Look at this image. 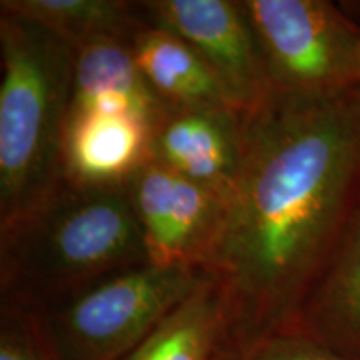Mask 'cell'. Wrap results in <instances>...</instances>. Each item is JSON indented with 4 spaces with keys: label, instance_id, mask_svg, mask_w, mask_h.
<instances>
[{
    "label": "cell",
    "instance_id": "6da1fadb",
    "mask_svg": "<svg viewBox=\"0 0 360 360\" xmlns=\"http://www.w3.org/2000/svg\"><path fill=\"white\" fill-rule=\"evenodd\" d=\"M360 209V84L244 112L233 188L200 270L231 347L285 330Z\"/></svg>",
    "mask_w": 360,
    "mask_h": 360
},
{
    "label": "cell",
    "instance_id": "7a4b0ae2",
    "mask_svg": "<svg viewBox=\"0 0 360 360\" xmlns=\"http://www.w3.org/2000/svg\"><path fill=\"white\" fill-rule=\"evenodd\" d=\"M148 264L124 186L65 182L0 227L2 299L47 309L124 270Z\"/></svg>",
    "mask_w": 360,
    "mask_h": 360
},
{
    "label": "cell",
    "instance_id": "3957f363",
    "mask_svg": "<svg viewBox=\"0 0 360 360\" xmlns=\"http://www.w3.org/2000/svg\"><path fill=\"white\" fill-rule=\"evenodd\" d=\"M74 52L0 11V227L42 204L64 177Z\"/></svg>",
    "mask_w": 360,
    "mask_h": 360
},
{
    "label": "cell",
    "instance_id": "277c9868",
    "mask_svg": "<svg viewBox=\"0 0 360 360\" xmlns=\"http://www.w3.org/2000/svg\"><path fill=\"white\" fill-rule=\"evenodd\" d=\"M204 278L197 269L143 264L39 314L60 360H124Z\"/></svg>",
    "mask_w": 360,
    "mask_h": 360
},
{
    "label": "cell",
    "instance_id": "5b68a950",
    "mask_svg": "<svg viewBox=\"0 0 360 360\" xmlns=\"http://www.w3.org/2000/svg\"><path fill=\"white\" fill-rule=\"evenodd\" d=\"M270 89L323 96L355 82L360 29L327 0H240Z\"/></svg>",
    "mask_w": 360,
    "mask_h": 360
},
{
    "label": "cell",
    "instance_id": "8992f818",
    "mask_svg": "<svg viewBox=\"0 0 360 360\" xmlns=\"http://www.w3.org/2000/svg\"><path fill=\"white\" fill-rule=\"evenodd\" d=\"M148 24L187 42L236 109L247 112L270 94V84L240 0H148L141 2Z\"/></svg>",
    "mask_w": 360,
    "mask_h": 360
},
{
    "label": "cell",
    "instance_id": "52a82bcc",
    "mask_svg": "<svg viewBox=\"0 0 360 360\" xmlns=\"http://www.w3.org/2000/svg\"><path fill=\"white\" fill-rule=\"evenodd\" d=\"M124 187L148 264L200 270L222 219L224 197L154 160Z\"/></svg>",
    "mask_w": 360,
    "mask_h": 360
},
{
    "label": "cell",
    "instance_id": "ba28073f",
    "mask_svg": "<svg viewBox=\"0 0 360 360\" xmlns=\"http://www.w3.org/2000/svg\"><path fill=\"white\" fill-rule=\"evenodd\" d=\"M244 112L231 105H165L150 129V160L224 199L236 184Z\"/></svg>",
    "mask_w": 360,
    "mask_h": 360
},
{
    "label": "cell",
    "instance_id": "9c48e42d",
    "mask_svg": "<svg viewBox=\"0 0 360 360\" xmlns=\"http://www.w3.org/2000/svg\"><path fill=\"white\" fill-rule=\"evenodd\" d=\"M150 160V127L115 114L69 115L64 134V177L82 187H117Z\"/></svg>",
    "mask_w": 360,
    "mask_h": 360
},
{
    "label": "cell",
    "instance_id": "30bf717a",
    "mask_svg": "<svg viewBox=\"0 0 360 360\" xmlns=\"http://www.w3.org/2000/svg\"><path fill=\"white\" fill-rule=\"evenodd\" d=\"M287 328L360 360V209Z\"/></svg>",
    "mask_w": 360,
    "mask_h": 360
},
{
    "label": "cell",
    "instance_id": "8fae6325",
    "mask_svg": "<svg viewBox=\"0 0 360 360\" xmlns=\"http://www.w3.org/2000/svg\"><path fill=\"white\" fill-rule=\"evenodd\" d=\"M164 107L135 64L129 40H101L74 52L69 115H129L152 129Z\"/></svg>",
    "mask_w": 360,
    "mask_h": 360
},
{
    "label": "cell",
    "instance_id": "7c38bea8",
    "mask_svg": "<svg viewBox=\"0 0 360 360\" xmlns=\"http://www.w3.org/2000/svg\"><path fill=\"white\" fill-rule=\"evenodd\" d=\"M130 51L148 85L165 105L233 107L205 62L169 30L143 22L130 39Z\"/></svg>",
    "mask_w": 360,
    "mask_h": 360
},
{
    "label": "cell",
    "instance_id": "4fadbf2b",
    "mask_svg": "<svg viewBox=\"0 0 360 360\" xmlns=\"http://www.w3.org/2000/svg\"><path fill=\"white\" fill-rule=\"evenodd\" d=\"M229 347L222 295L205 276L200 285L124 360H222Z\"/></svg>",
    "mask_w": 360,
    "mask_h": 360
},
{
    "label": "cell",
    "instance_id": "5bb4252c",
    "mask_svg": "<svg viewBox=\"0 0 360 360\" xmlns=\"http://www.w3.org/2000/svg\"><path fill=\"white\" fill-rule=\"evenodd\" d=\"M13 13L51 32L72 52L101 40H129L143 19L141 2L125 0H2Z\"/></svg>",
    "mask_w": 360,
    "mask_h": 360
},
{
    "label": "cell",
    "instance_id": "9a60e30c",
    "mask_svg": "<svg viewBox=\"0 0 360 360\" xmlns=\"http://www.w3.org/2000/svg\"><path fill=\"white\" fill-rule=\"evenodd\" d=\"M0 360H60L39 310L2 299Z\"/></svg>",
    "mask_w": 360,
    "mask_h": 360
},
{
    "label": "cell",
    "instance_id": "2e32d148",
    "mask_svg": "<svg viewBox=\"0 0 360 360\" xmlns=\"http://www.w3.org/2000/svg\"><path fill=\"white\" fill-rule=\"evenodd\" d=\"M222 360H352L300 332L287 330L264 337L244 347H229Z\"/></svg>",
    "mask_w": 360,
    "mask_h": 360
},
{
    "label": "cell",
    "instance_id": "e0dca14e",
    "mask_svg": "<svg viewBox=\"0 0 360 360\" xmlns=\"http://www.w3.org/2000/svg\"><path fill=\"white\" fill-rule=\"evenodd\" d=\"M355 82L360 84V37L357 44V53H355Z\"/></svg>",
    "mask_w": 360,
    "mask_h": 360
}]
</instances>
